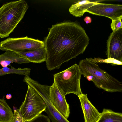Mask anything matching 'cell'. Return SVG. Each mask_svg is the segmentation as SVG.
Returning <instances> with one entry per match:
<instances>
[{
  "label": "cell",
  "instance_id": "ac0fdd59",
  "mask_svg": "<svg viewBox=\"0 0 122 122\" xmlns=\"http://www.w3.org/2000/svg\"><path fill=\"white\" fill-rule=\"evenodd\" d=\"M122 16L115 19L112 20L111 26V28L112 30V32L116 31L122 28Z\"/></svg>",
  "mask_w": 122,
  "mask_h": 122
},
{
  "label": "cell",
  "instance_id": "d6986e66",
  "mask_svg": "<svg viewBox=\"0 0 122 122\" xmlns=\"http://www.w3.org/2000/svg\"><path fill=\"white\" fill-rule=\"evenodd\" d=\"M93 59L97 63H106L116 65H122V62L111 58H107L106 59H104L100 58H95Z\"/></svg>",
  "mask_w": 122,
  "mask_h": 122
},
{
  "label": "cell",
  "instance_id": "e0dca14e",
  "mask_svg": "<svg viewBox=\"0 0 122 122\" xmlns=\"http://www.w3.org/2000/svg\"><path fill=\"white\" fill-rule=\"evenodd\" d=\"M30 70L27 68H16L12 66L11 68L7 67H4L0 69V76L10 74L29 76L30 75Z\"/></svg>",
  "mask_w": 122,
  "mask_h": 122
},
{
  "label": "cell",
  "instance_id": "44dd1931",
  "mask_svg": "<svg viewBox=\"0 0 122 122\" xmlns=\"http://www.w3.org/2000/svg\"><path fill=\"white\" fill-rule=\"evenodd\" d=\"M14 117L11 122H25L17 110H14Z\"/></svg>",
  "mask_w": 122,
  "mask_h": 122
},
{
  "label": "cell",
  "instance_id": "9c48e42d",
  "mask_svg": "<svg viewBox=\"0 0 122 122\" xmlns=\"http://www.w3.org/2000/svg\"><path fill=\"white\" fill-rule=\"evenodd\" d=\"M86 12L105 16L112 20L122 16V5L97 3L88 9Z\"/></svg>",
  "mask_w": 122,
  "mask_h": 122
},
{
  "label": "cell",
  "instance_id": "9a60e30c",
  "mask_svg": "<svg viewBox=\"0 0 122 122\" xmlns=\"http://www.w3.org/2000/svg\"><path fill=\"white\" fill-rule=\"evenodd\" d=\"M12 109L5 99H0V122H11L14 117Z\"/></svg>",
  "mask_w": 122,
  "mask_h": 122
},
{
  "label": "cell",
  "instance_id": "30bf717a",
  "mask_svg": "<svg viewBox=\"0 0 122 122\" xmlns=\"http://www.w3.org/2000/svg\"><path fill=\"white\" fill-rule=\"evenodd\" d=\"M49 96L50 100L54 106L67 119L70 113L69 104L67 102L65 96L60 91L54 81L50 86Z\"/></svg>",
  "mask_w": 122,
  "mask_h": 122
},
{
  "label": "cell",
  "instance_id": "3957f363",
  "mask_svg": "<svg viewBox=\"0 0 122 122\" xmlns=\"http://www.w3.org/2000/svg\"><path fill=\"white\" fill-rule=\"evenodd\" d=\"M29 6L23 0L11 1L0 8V37H8L23 19Z\"/></svg>",
  "mask_w": 122,
  "mask_h": 122
},
{
  "label": "cell",
  "instance_id": "7a4b0ae2",
  "mask_svg": "<svg viewBox=\"0 0 122 122\" xmlns=\"http://www.w3.org/2000/svg\"><path fill=\"white\" fill-rule=\"evenodd\" d=\"M93 59H82L79 65L82 75L100 89L110 92H122V83L101 69Z\"/></svg>",
  "mask_w": 122,
  "mask_h": 122
},
{
  "label": "cell",
  "instance_id": "8992f818",
  "mask_svg": "<svg viewBox=\"0 0 122 122\" xmlns=\"http://www.w3.org/2000/svg\"><path fill=\"white\" fill-rule=\"evenodd\" d=\"M44 47V42L27 36L20 38H8L0 43L1 50L10 51L16 53L34 50Z\"/></svg>",
  "mask_w": 122,
  "mask_h": 122
},
{
  "label": "cell",
  "instance_id": "7402d4cb",
  "mask_svg": "<svg viewBox=\"0 0 122 122\" xmlns=\"http://www.w3.org/2000/svg\"><path fill=\"white\" fill-rule=\"evenodd\" d=\"M84 21L87 24L90 23L92 21L91 18L88 16H86L84 19Z\"/></svg>",
  "mask_w": 122,
  "mask_h": 122
},
{
  "label": "cell",
  "instance_id": "5bb4252c",
  "mask_svg": "<svg viewBox=\"0 0 122 122\" xmlns=\"http://www.w3.org/2000/svg\"><path fill=\"white\" fill-rule=\"evenodd\" d=\"M100 1H95L90 0L79 1L72 5L69 9L70 13L76 17L82 16L86 10Z\"/></svg>",
  "mask_w": 122,
  "mask_h": 122
},
{
  "label": "cell",
  "instance_id": "52a82bcc",
  "mask_svg": "<svg viewBox=\"0 0 122 122\" xmlns=\"http://www.w3.org/2000/svg\"><path fill=\"white\" fill-rule=\"evenodd\" d=\"M27 84L33 88L40 95L45 102L46 108L45 111L52 122H70L55 107L50 99V86L42 85L38 81L29 79Z\"/></svg>",
  "mask_w": 122,
  "mask_h": 122
},
{
  "label": "cell",
  "instance_id": "7c38bea8",
  "mask_svg": "<svg viewBox=\"0 0 122 122\" xmlns=\"http://www.w3.org/2000/svg\"><path fill=\"white\" fill-rule=\"evenodd\" d=\"M13 62L22 64L31 62L25 57L11 51H6L0 55V64L3 67H7Z\"/></svg>",
  "mask_w": 122,
  "mask_h": 122
},
{
  "label": "cell",
  "instance_id": "4fadbf2b",
  "mask_svg": "<svg viewBox=\"0 0 122 122\" xmlns=\"http://www.w3.org/2000/svg\"><path fill=\"white\" fill-rule=\"evenodd\" d=\"M16 53L26 58L31 62L40 63L46 61V52L44 47Z\"/></svg>",
  "mask_w": 122,
  "mask_h": 122
},
{
  "label": "cell",
  "instance_id": "ffe728a7",
  "mask_svg": "<svg viewBox=\"0 0 122 122\" xmlns=\"http://www.w3.org/2000/svg\"><path fill=\"white\" fill-rule=\"evenodd\" d=\"M25 122H51L48 117L41 114L33 119Z\"/></svg>",
  "mask_w": 122,
  "mask_h": 122
},
{
  "label": "cell",
  "instance_id": "603a6c76",
  "mask_svg": "<svg viewBox=\"0 0 122 122\" xmlns=\"http://www.w3.org/2000/svg\"><path fill=\"white\" fill-rule=\"evenodd\" d=\"M6 97L7 99H10L11 98L12 95L10 94H7L6 95Z\"/></svg>",
  "mask_w": 122,
  "mask_h": 122
},
{
  "label": "cell",
  "instance_id": "2e32d148",
  "mask_svg": "<svg viewBox=\"0 0 122 122\" xmlns=\"http://www.w3.org/2000/svg\"><path fill=\"white\" fill-rule=\"evenodd\" d=\"M98 122H122V114L104 109Z\"/></svg>",
  "mask_w": 122,
  "mask_h": 122
},
{
  "label": "cell",
  "instance_id": "277c9868",
  "mask_svg": "<svg viewBox=\"0 0 122 122\" xmlns=\"http://www.w3.org/2000/svg\"><path fill=\"white\" fill-rule=\"evenodd\" d=\"M82 75L79 66L75 64L55 74L53 76L54 81L64 96L70 93L78 96L82 93L80 86Z\"/></svg>",
  "mask_w": 122,
  "mask_h": 122
},
{
  "label": "cell",
  "instance_id": "8fae6325",
  "mask_svg": "<svg viewBox=\"0 0 122 122\" xmlns=\"http://www.w3.org/2000/svg\"><path fill=\"white\" fill-rule=\"evenodd\" d=\"M84 117L85 122H98L101 115L88 100L87 94L78 96Z\"/></svg>",
  "mask_w": 122,
  "mask_h": 122
},
{
  "label": "cell",
  "instance_id": "6da1fadb",
  "mask_svg": "<svg viewBox=\"0 0 122 122\" xmlns=\"http://www.w3.org/2000/svg\"><path fill=\"white\" fill-rule=\"evenodd\" d=\"M89 39L76 22L66 21L52 25L44 42L48 70L59 69L64 63L84 52Z\"/></svg>",
  "mask_w": 122,
  "mask_h": 122
},
{
  "label": "cell",
  "instance_id": "5b68a950",
  "mask_svg": "<svg viewBox=\"0 0 122 122\" xmlns=\"http://www.w3.org/2000/svg\"><path fill=\"white\" fill-rule=\"evenodd\" d=\"M27 85L25 100L17 109L26 122L41 114L46 108V103L40 95L31 86Z\"/></svg>",
  "mask_w": 122,
  "mask_h": 122
},
{
  "label": "cell",
  "instance_id": "ba28073f",
  "mask_svg": "<svg viewBox=\"0 0 122 122\" xmlns=\"http://www.w3.org/2000/svg\"><path fill=\"white\" fill-rule=\"evenodd\" d=\"M107 58L122 62V28L112 32L107 42L106 52Z\"/></svg>",
  "mask_w": 122,
  "mask_h": 122
}]
</instances>
